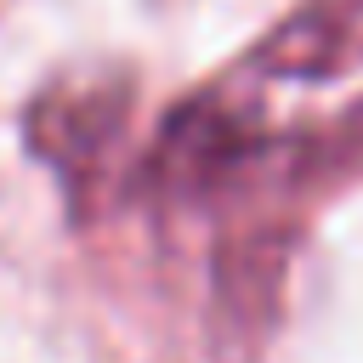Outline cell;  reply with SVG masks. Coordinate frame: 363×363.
Masks as SVG:
<instances>
[{"mask_svg": "<svg viewBox=\"0 0 363 363\" xmlns=\"http://www.w3.org/2000/svg\"><path fill=\"white\" fill-rule=\"evenodd\" d=\"M125 119V96L119 91H51L34 102L28 119V142L68 176H85L96 164V153L108 147V136H119Z\"/></svg>", "mask_w": 363, "mask_h": 363, "instance_id": "cell-1", "label": "cell"}, {"mask_svg": "<svg viewBox=\"0 0 363 363\" xmlns=\"http://www.w3.org/2000/svg\"><path fill=\"white\" fill-rule=\"evenodd\" d=\"M272 74H340L363 62V0H312L284 34L267 40Z\"/></svg>", "mask_w": 363, "mask_h": 363, "instance_id": "cell-2", "label": "cell"}]
</instances>
